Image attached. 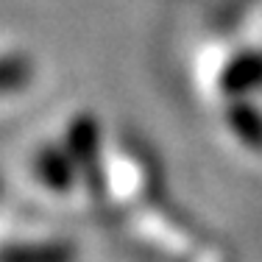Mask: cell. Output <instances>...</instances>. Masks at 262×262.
<instances>
[{
    "mask_svg": "<svg viewBox=\"0 0 262 262\" xmlns=\"http://www.w3.org/2000/svg\"><path fill=\"white\" fill-rule=\"evenodd\" d=\"M234 126H237V131H240L243 140L254 142V145L262 142V120H259V115H254V112H248V109H237Z\"/></svg>",
    "mask_w": 262,
    "mask_h": 262,
    "instance_id": "2",
    "label": "cell"
},
{
    "mask_svg": "<svg viewBox=\"0 0 262 262\" xmlns=\"http://www.w3.org/2000/svg\"><path fill=\"white\" fill-rule=\"evenodd\" d=\"M262 78V59H243L226 73L229 90H246L251 84H259Z\"/></svg>",
    "mask_w": 262,
    "mask_h": 262,
    "instance_id": "1",
    "label": "cell"
}]
</instances>
